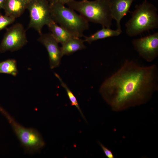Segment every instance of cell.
<instances>
[{
	"label": "cell",
	"instance_id": "1",
	"mask_svg": "<svg viewBox=\"0 0 158 158\" xmlns=\"http://www.w3.org/2000/svg\"><path fill=\"white\" fill-rule=\"evenodd\" d=\"M158 90L156 65L143 66L126 59L103 82L99 92L112 110L118 111L145 104Z\"/></svg>",
	"mask_w": 158,
	"mask_h": 158
},
{
	"label": "cell",
	"instance_id": "2",
	"mask_svg": "<svg viewBox=\"0 0 158 158\" xmlns=\"http://www.w3.org/2000/svg\"><path fill=\"white\" fill-rule=\"evenodd\" d=\"M110 1L73 0L66 4L68 7L79 12L88 22L99 24L102 27L110 28L113 19Z\"/></svg>",
	"mask_w": 158,
	"mask_h": 158
},
{
	"label": "cell",
	"instance_id": "3",
	"mask_svg": "<svg viewBox=\"0 0 158 158\" xmlns=\"http://www.w3.org/2000/svg\"><path fill=\"white\" fill-rule=\"evenodd\" d=\"M131 13V18L125 24L126 32L129 36H136L158 28L157 9L147 0L136 5L135 9Z\"/></svg>",
	"mask_w": 158,
	"mask_h": 158
},
{
	"label": "cell",
	"instance_id": "4",
	"mask_svg": "<svg viewBox=\"0 0 158 158\" xmlns=\"http://www.w3.org/2000/svg\"><path fill=\"white\" fill-rule=\"evenodd\" d=\"M52 19L74 37H84L89 28V22L72 9L58 4H50Z\"/></svg>",
	"mask_w": 158,
	"mask_h": 158
},
{
	"label": "cell",
	"instance_id": "5",
	"mask_svg": "<svg viewBox=\"0 0 158 158\" xmlns=\"http://www.w3.org/2000/svg\"><path fill=\"white\" fill-rule=\"evenodd\" d=\"M0 111L9 123L25 152L30 154L39 152L45 146V142L38 131L22 126L0 106Z\"/></svg>",
	"mask_w": 158,
	"mask_h": 158
},
{
	"label": "cell",
	"instance_id": "6",
	"mask_svg": "<svg viewBox=\"0 0 158 158\" xmlns=\"http://www.w3.org/2000/svg\"><path fill=\"white\" fill-rule=\"evenodd\" d=\"M27 9L30 18L28 29L33 28L41 34L43 26L53 21L49 2L47 0H31Z\"/></svg>",
	"mask_w": 158,
	"mask_h": 158
},
{
	"label": "cell",
	"instance_id": "7",
	"mask_svg": "<svg viewBox=\"0 0 158 158\" xmlns=\"http://www.w3.org/2000/svg\"><path fill=\"white\" fill-rule=\"evenodd\" d=\"M25 30L21 23H17L8 28L0 44V52L17 51L27 43Z\"/></svg>",
	"mask_w": 158,
	"mask_h": 158
},
{
	"label": "cell",
	"instance_id": "8",
	"mask_svg": "<svg viewBox=\"0 0 158 158\" xmlns=\"http://www.w3.org/2000/svg\"><path fill=\"white\" fill-rule=\"evenodd\" d=\"M134 49L141 57L148 62L154 61L158 56V32L132 41Z\"/></svg>",
	"mask_w": 158,
	"mask_h": 158
},
{
	"label": "cell",
	"instance_id": "9",
	"mask_svg": "<svg viewBox=\"0 0 158 158\" xmlns=\"http://www.w3.org/2000/svg\"><path fill=\"white\" fill-rule=\"evenodd\" d=\"M38 39L46 48L48 52L51 68L57 67L60 65L63 56L61 48L51 33L42 34Z\"/></svg>",
	"mask_w": 158,
	"mask_h": 158
},
{
	"label": "cell",
	"instance_id": "10",
	"mask_svg": "<svg viewBox=\"0 0 158 158\" xmlns=\"http://www.w3.org/2000/svg\"><path fill=\"white\" fill-rule=\"evenodd\" d=\"M135 0H110V5L113 19L116 23L117 29H121L120 22L126 15L133 2Z\"/></svg>",
	"mask_w": 158,
	"mask_h": 158
},
{
	"label": "cell",
	"instance_id": "11",
	"mask_svg": "<svg viewBox=\"0 0 158 158\" xmlns=\"http://www.w3.org/2000/svg\"><path fill=\"white\" fill-rule=\"evenodd\" d=\"M31 0H6L3 9L5 15L15 18L20 17Z\"/></svg>",
	"mask_w": 158,
	"mask_h": 158
},
{
	"label": "cell",
	"instance_id": "12",
	"mask_svg": "<svg viewBox=\"0 0 158 158\" xmlns=\"http://www.w3.org/2000/svg\"><path fill=\"white\" fill-rule=\"evenodd\" d=\"M47 26L54 38L62 45L71 38L75 37L64 28L59 26L53 20Z\"/></svg>",
	"mask_w": 158,
	"mask_h": 158
},
{
	"label": "cell",
	"instance_id": "13",
	"mask_svg": "<svg viewBox=\"0 0 158 158\" xmlns=\"http://www.w3.org/2000/svg\"><path fill=\"white\" fill-rule=\"evenodd\" d=\"M84 40L80 38L74 37L62 45L61 47L63 56L69 55L74 52L86 48Z\"/></svg>",
	"mask_w": 158,
	"mask_h": 158
},
{
	"label": "cell",
	"instance_id": "14",
	"mask_svg": "<svg viewBox=\"0 0 158 158\" xmlns=\"http://www.w3.org/2000/svg\"><path fill=\"white\" fill-rule=\"evenodd\" d=\"M122 32L121 29L113 30L110 28L102 27V28L89 36H84V42L89 44L97 40L119 35Z\"/></svg>",
	"mask_w": 158,
	"mask_h": 158
},
{
	"label": "cell",
	"instance_id": "15",
	"mask_svg": "<svg viewBox=\"0 0 158 158\" xmlns=\"http://www.w3.org/2000/svg\"><path fill=\"white\" fill-rule=\"evenodd\" d=\"M0 73L9 74L16 76L18 73L16 60L9 59L0 62Z\"/></svg>",
	"mask_w": 158,
	"mask_h": 158
},
{
	"label": "cell",
	"instance_id": "16",
	"mask_svg": "<svg viewBox=\"0 0 158 158\" xmlns=\"http://www.w3.org/2000/svg\"><path fill=\"white\" fill-rule=\"evenodd\" d=\"M55 75L59 80L61 83V86L66 90L71 105L72 106H75L77 109L82 117L85 119V116L80 107L75 97L68 88L66 84L63 81L59 75L56 73H55Z\"/></svg>",
	"mask_w": 158,
	"mask_h": 158
},
{
	"label": "cell",
	"instance_id": "17",
	"mask_svg": "<svg viewBox=\"0 0 158 158\" xmlns=\"http://www.w3.org/2000/svg\"><path fill=\"white\" fill-rule=\"evenodd\" d=\"M15 19L14 18L5 15H3L0 14V31L13 23Z\"/></svg>",
	"mask_w": 158,
	"mask_h": 158
},
{
	"label": "cell",
	"instance_id": "18",
	"mask_svg": "<svg viewBox=\"0 0 158 158\" xmlns=\"http://www.w3.org/2000/svg\"><path fill=\"white\" fill-rule=\"evenodd\" d=\"M99 144L106 157L108 158H115L111 151L110 150L108 149L101 142H99Z\"/></svg>",
	"mask_w": 158,
	"mask_h": 158
},
{
	"label": "cell",
	"instance_id": "19",
	"mask_svg": "<svg viewBox=\"0 0 158 158\" xmlns=\"http://www.w3.org/2000/svg\"><path fill=\"white\" fill-rule=\"evenodd\" d=\"M50 4H58L64 5L68 3L73 0H47Z\"/></svg>",
	"mask_w": 158,
	"mask_h": 158
},
{
	"label": "cell",
	"instance_id": "20",
	"mask_svg": "<svg viewBox=\"0 0 158 158\" xmlns=\"http://www.w3.org/2000/svg\"><path fill=\"white\" fill-rule=\"evenodd\" d=\"M6 0H0V14L1 10L3 8Z\"/></svg>",
	"mask_w": 158,
	"mask_h": 158
}]
</instances>
